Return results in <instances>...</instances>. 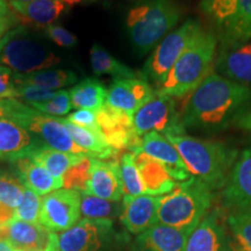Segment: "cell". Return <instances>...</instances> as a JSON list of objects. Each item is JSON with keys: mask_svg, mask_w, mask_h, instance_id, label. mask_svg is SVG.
I'll list each match as a JSON object with an SVG mask.
<instances>
[{"mask_svg": "<svg viewBox=\"0 0 251 251\" xmlns=\"http://www.w3.org/2000/svg\"><path fill=\"white\" fill-rule=\"evenodd\" d=\"M187 237L178 229L156 224L135 237L130 251H185Z\"/></svg>", "mask_w": 251, "mask_h": 251, "instance_id": "cell-22", "label": "cell"}, {"mask_svg": "<svg viewBox=\"0 0 251 251\" xmlns=\"http://www.w3.org/2000/svg\"><path fill=\"white\" fill-rule=\"evenodd\" d=\"M129 241L127 231L115 229L114 221L84 218L57 235V251H101Z\"/></svg>", "mask_w": 251, "mask_h": 251, "instance_id": "cell-9", "label": "cell"}, {"mask_svg": "<svg viewBox=\"0 0 251 251\" xmlns=\"http://www.w3.org/2000/svg\"><path fill=\"white\" fill-rule=\"evenodd\" d=\"M137 151L144 152L164 165L176 181L181 183V181L190 179L192 177L178 150L162 134L151 131V133L144 135L141 140L140 149Z\"/></svg>", "mask_w": 251, "mask_h": 251, "instance_id": "cell-20", "label": "cell"}, {"mask_svg": "<svg viewBox=\"0 0 251 251\" xmlns=\"http://www.w3.org/2000/svg\"><path fill=\"white\" fill-rule=\"evenodd\" d=\"M251 108V89L211 72L188 94L180 111L184 129L218 131L235 125Z\"/></svg>", "mask_w": 251, "mask_h": 251, "instance_id": "cell-1", "label": "cell"}, {"mask_svg": "<svg viewBox=\"0 0 251 251\" xmlns=\"http://www.w3.org/2000/svg\"><path fill=\"white\" fill-rule=\"evenodd\" d=\"M231 248H233V251H242L241 249H238L236 246H235V244L233 243V240H231Z\"/></svg>", "mask_w": 251, "mask_h": 251, "instance_id": "cell-49", "label": "cell"}, {"mask_svg": "<svg viewBox=\"0 0 251 251\" xmlns=\"http://www.w3.org/2000/svg\"><path fill=\"white\" fill-rule=\"evenodd\" d=\"M213 191L196 177L178 183L172 192L161 197L158 224L190 235L211 208Z\"/></svg>", "mask_w": 251, "mask_h": 251, "instance_id": "cell-4", "label": "cell"}, {"mask_svg": "<svg viewBox=\"0 0 251 251\" xmlns=\"http://www.w3.org/2000/svg\"><path fill=\"white\" fill-rule=\"evenodd\" d=\"M251 40V0H238L235 19L220 43L246 42Z\"/></svg>", "mask_w": 251, "mask_h": 251, "instance_id": "cell-32", "label": "cell"}, {"mask_svg": "<svg viewBox=\"0 0 251 251\" xmlns=\"http://www.w3.org/2000/svg\"><path fill=\"white\" fill-rule=\"evenodd\" d=\"M203 31L198 20L188 19L179 28L171 31L156 46L152 54L144 63L141 77L152 83L156 87L164 83L166 76L176 62L180 58L186 50L193 45Z\"/></svg>", "mask_w": 251, "mask_h": 251, "instance_id": "cell-8", "label": "cell"}, {"mask_svg": "<svg viewBox=\"0 0 251 251\" xmlns=\"http://www.w3.org/2000/svg\"><path fill=\"white\" fill-rule=\"evenodd\" d=\"M166 139L178 150L192 177L201 180L212 191L225 186L238 157L236 149L219 141L194 139L187 135Z\"/></svg>", "mask_w": 251, "mask_h": 251, "instance_id": "cell-2", "label": "cell"}, {"mask_svg": "<svg viewBox=\"0 0 251 251\" xmlns=\"http://www.w3.org/2000/svg\"><path fill=\"white\" fill-rule=\"evenodd\" d=\"M227 226L234 237V244L242 251H251V213L231 212Z\"/></svg>", "mask_w": 251, "mask_h": 251, "instance_id": "cell-35", "label": "cell"}, {"mask_svg": "<svg viewBox=\"0 0 251 251\" xmlns=\"http://www.w3.org/2000/svg\"><path fill=\"white\" fill-rule=\"evenodd\" d=\"M57 91L48 90L45 87L35 85H25V84H17L15 86L14 99L21 100L26 103L33 102H45L48 101L56 96Z\"/></svg>", "mask_w": 251, "mask_h": 251, "instance_id": "cell-39", "label": "cell"}, {"mask_svg": "<svg viewBox=\"0 0 251 251\" xmlns=\"http://www.w3.org/2000/svg\"><path fill=\"white\" fill-rule=\"evenodd\" d=\"M215 69L219 75L238 84H251V40L220 43Z\"/></svg>", "mask_w": 251, "mask_h": 251, "instance_id": "cell-16", "label": "cell"}, {"mask_svg": "<svg viewBox=\"0 0 251 251\" xmlns=\"http://www.w3.org/2000/svg\"><path fill=\"white\" fill-rule=\"evenodd\" d=\"M0 117L21 126L50 148L71 155L90 157L72 141L59 119L43 114L21 100H0Z\"/></svg>", "mask_w": 251, "mask_h": 251, "instance_id": "cell-7", "label": "cell"}, {"mask_svg": "<svg viewBox=\"0 0 251 251\" xmlns=\"http://www.w3.org/2000/svg\"><path fill=\"white\" fill-rule=\"evenodd\" d=\"M59 63V56L42 37L25 26L13 27L0 40V65L14 74H31Z\"/></svg>", "mask_w": 251, "mask_h": 251, "instance_id": "cell-6", "label": "cell"}, {"mask_svg": "<svg viewBox=\"0 0 251 251\" xmlns=\"http://www.w3.org/2000/svg\"><path fill=\"white\" fill-rule=\"evenodd\" d=\"M28 157L31 161L42 165L54 177L63 179V176L67 174V171L71 166L77 164L81 158L87 156L71 155V153L58 151V150L50 148L46 144H41Z\"/></svg>", "mask_w": 251, "mask_h": 251, "instance_id": "cell-29", "label": "cell"}, {"mask_svg": "<svg viewBox=\"0 0 251 251\" xmlns=\"http://www.w3.org/2000/svg\"><path fill=\"white\" fill-rule=\"evenodd\" d=\"M224 203L231 212L251 213V144L238 155L229 174Z\"/></svg>", "mask_w": 251, "mask_h": 251, "instance_id": "cell-14", "label": "cell"}, {"mask_svg": "<svg viewBox=\"0 0 251 251\" xmlns=\"http://www.w3.org/2000/svg\"><path fill=\"white\" fill-rule=\"evenodd\" d=\"M119 168H120L124 197H136L146 194L142 178H141L140 171L137 169L136 163H135L133 152L127 151L121 156L120 162H119Z\"/></svg>", "mask_w": 251, "mask_h": 251, "instance_id": "cell-34", "label": "cell"}, {"mask_svg": "<svg viewBox=\"0 0 251 251\" xmlns=\"http://www.w3.org/2000/svg\"><path fill=\"white\" fill-rule=\"evenodd\" d=\"M45 35L49 37L56 46L62 48H74L78 45V40L74 33L58 24H51L43 28Z\"/></svg>", "mask_w": 251, "mask_h": 251, "instance_id": "cell-40", "label": "cell"}, {"mask_svg": "<svg viewBox=\"0 0 251 251\" xmlns=\"http://www.w3.org/2000/svg\"><path fill=\"white\" fill-rule=\"evenodd\" d=\"M135 163L142 178L146 194L155 197L166 196L177 186L165 166L142 151L133 152Z\"/></svg>", "mask_w": 251, "mask_h": 251, "instance_id": "cell-23", "label": "cell"}, {"mask_svg": "<svg viewBox=\"0 0 251 251\" xmlns=\"http://www.w3.org/2000/svg\"><path fill=\"white\" fill-rule=\"evenodd\" d=\"M15 1H30V0H15Z\"/></svg>", "mask_w": 251, "mask_h": 251, "instance_id": "cell-50", "label": "cell"}, {"mask_svg": "<svg viewBox=\"0 0 251 251\" xmlns=\"http://www.w3.org/2000/svg\"><path fill=\"white\" fill-rule=\"evenodd\" d=\"M15 86L14 72L0 65V100L14 99Z\"/></svg>", "mask_w": 251, "mask_h": 251, "instance_id": "cell-42", "label": "cell"}, {"mask_svg": "<svg viewBox=\"0 0 251 251\" xmlns=\"http://www.w3.org/2000/svg\"><path fill=\"white\" fill-rule=\"evenodd\" d=\"M41 202H42L41 196L26 187L20 205L14 209L13 219L30 222V224H39Z\"/></svg>", "mask_w": 251, "mask_h": 251, "instance_id": "cell-37", "label": "cell"}, {"mask_svg": "<svg viewBox=\"0 0 251 251\" xmlns=\"http://www.w3.org/2000/svg\"><path fill=\"white\" fill-rule=\"evenodd\" d=\"M179 9L171 0H141L126 18V30L135 49L147 54L179 21Z\"/></svg>", "mask_w": 251, "mask_h": 251, "instance_id": "cell-5", "label": "cell"}, {"mask_svg": "<svg viewBox=\"0 0 251 251\" xmlns=\"http://www.w3.org/2000/svg\"><path fill=\"white\" fill-rule=\"evenodd\" d=\"M25 187L39 196H47L63 186V179L56 178L42 165L31 161L29 157L9 163Z\"/></svg>", "mask_w": 251, "mask_h": 251, "instance_id": "cell-25", "label": "cell"}, {"mask_svg": "<svg viewBox=\"0 0 251 251\" xmlns=\"http://www.w3.org/2000/svg\"><path fill=\"white\" fill-rule=\"evenodd\" d=\"M0 251H17V250H14L8 243L4 242L2 240H0Z\"/></svg>", "mask_w": 251, "mask_h": 251, "instance_id": "cell-47", "label": "cell"}, {"mask_svg": "<svg viewBox=\"0 0 251 251\" xmlns=\"http://www.w3.org/2000/svg\"><path fill=\"white\" fill-rule=\"evenodd\" d=\"M0 240L18 251H57V234L40 224L11 219L0 227Z\"/></svg>", "mask_w": 251, "mask_h": 251, "instance_id": "cell-13", "label": "cell"}, {"mask_svg": "<svg viewBox=\"0 0 251 251\" xmlns=\"http://www.w3.org/2000/svg\"><path fill=\"white\" fill-rule=\"evenodd\" d=\"M185 251H233L231 238L218 213L207 214L188 235Z\"/></svg>", "mask_w": 251, "mask_h": 251, "instance_id": "cell-19", "label": "cell"}, {"mask_svg": "<svg viewBox=\"0 0 251 251\" xmlns=\"http://www.w3.org/2000/svg\"><path fill=\"white\" fill-rule=\"evenodd\" d=\"M59 121L70 134L72 141L92 158L107 161V159L114 158L115 156L119 155L108 146L100 131L81 127V126L69 121L67 118H61Z\"/></svg>", "mask_w": 251, "mask_h": 251, "instance_id": "cell-26", "label": "cell"}, {"mask_svg": "<svg viewBox=\"0 0 251 251\" xmlns=\"http://www.w3.org/2000/svg\"><path fill=\"white\" fill-rule=\"evenodd\" d=\"M235 126L240 128V129L250 131L251 133V108L237 119V121L235 122Z\"/></svg>", "mask_w": 251, "mask_h": 251, "instance_id": "cell-44", "label": "cell"}, {"mask_svg": "<svg viewBox=\"0 0 251 251\" xmlns=\"http://www.w3.org/2000/svg\"><path fill=\"white\" fill-rule=\"evenodd\" d=\"M25 188L12 166H0V203L14 211L23 200Z\"/></svg>", "mask_w": 251, "mask_h": 251, "instance_id": "cell-33", "label": "cell"}, {"mask_svg": "<svg viewBox=\"0 0 251 251\" xmlns=\"http://www.w3.org/2000/svg\"><path fill=\"white\" fill-rule=\"evenodd\" d=\"M43 144L21 126L0 117V162L13 163L28 157Z\"/></svg>", "mask_w": 251, "mask_h": 251, "instance_id": "cell-21", "label": "cell"}, {"mask_svg": "<svg viewBox=\"0 0 251 251\" xmlns=\"http://www.w3.org/2000/svg\"><path fill=\"white\" fill-rule=\"evenodd\" d=\"M8 1L7 0H0V9L1 8H8Z\"/></svg>", "mask_w": 251, "mask_h": 251, "instance_id": "cell-48", "label": "cell"}, {"mask_svg": "<svg viewBox=\"0 0 251 251\" xmlns=\"http://www.w3.org/2000/svg\"><path fill=\"white\" fill-rule=\"evenodd\" d=\"M137 1H141V0H137Z\"/></svg>", "mask_w": 251, "mask_h": 251, "instance_id": "cell-51", "label": "cell"}, {"mask_svg": "<svg viewBox=\"0 0 251 251\" xmlns=\"http://www.w3.org/2000/svg\"><path fill=\"white\" fill-rule=\"evenodd\" d=\"M133 127L140 137L156 131L163 136H180L185 129L175 98L157 94L133 114Z\"/></svg>", "mask_w": 251, "mask_h": 251, "instance_id": "cell-10", "label": "cell"}, {"mask_svg": "<svg viewBox=\"0 0 251 251\" xmlns=\"http://www.w3.org/2000/svg\"><path fill=\"white\" fill-rule=\"evenodd\" d=\"M61 1L67 6L68 8H70L72 6L80 5V4H91V2L98 1V0H61Z\"/></svg>", "mask_w": 251, "mask_h": 251, "instance_id": "cell-45", "label": "cell"}, {"mask_svg": "<svg viewBox=\"0 0 251 251\" xmlns=\"http://www.w3.org/2000/svg\"><path fill=\"white\" fill-rule=\"evenodd\" d=\"M129 243L130 242H124V243L117 244V246H113L111 248H107V249L101 250V251H126V249H127V247L129 246Z\"/></svg>", "mask_w": 251, "mask_h": 251, "instance_id": "cell-46", "label": "cell"}, {"mask_svg": "<svg viewBox=\"0 0 251 251\" xmlns=\"http://www.w3.org/2000/svg\"><path fill=\"white\" fill-rule=\"evenodd\" d=\"M8 6L18 19H24L27 23L36 26L47 27L55 24L68 7L61 0H30V1H15L7 0Z\"/></svg>", "mask_w": 251, "mask_h": 251, "instance_id": "cell-24", "label": "cell"}, {"mask_svg": "<svg viewBox=\"0 0 251 251\" xmlns=\"http://www.w3.org/2000/svg\"><path fill=\"white\" fill-rule=\"evenodd\" d=\"M90 62L91 68L97 76L108 75V76L114 77V79L139 77L137 72L112 56L107 50L99 45H93L91 48Z\"/></svg>", "mask_w": 251, "mask_h": 251, "instance_id": "cell-30", "label": "cell"}, {"mask_svg": "<svg viewBox=\"0 0 251 251\" xmlns=\"http://www.w3.org/2000/svg\"><path fill=\"white\" fill-rule=\"evenodd\" d=\"M100 133L106 142L117 153L124 150L136 152L140 149L141 140L133 127V114L115 109L105 103L96 111Z\"/></svg>", "mask_w": 251, "mask_h": 251, "instance_id": "cell-12", "label": "cell"}, {"mask_svg": "<svg viewBox=\"0 0 251 251\" xmlns=\"http://www.w3.org/2000/svg\"><path fill=\"white\" fill-rule=\"evenodd\" d=\"M92 157H84L77 164L71 166L63 176V186L67 190H75L78 192H85Z\"/></svg>", "mask_w": 251, "mask_h": 251, "instance_id": "cell-36", "label": "cell"}, {"mask_svg": "<svg viewBox=\"0 0 251 251\" xmlns=\"http://www.w3.org/2000/svg\"><path fill=\"white\" fill-rule=\"evenodd\" d=\"M33 108L43 113V114L50 115V117H64L71 111L72 103L70 99V93L67 90L57 91L55 97L45 102H33L28 103Z\"/></svg>", "mask_w": 251, "mask_h": 251, "instance_id": "cell-38", "label": "cell"}, {"mask_svg": "<svg viewBox=\"0 0 251 251\" xmlns=\"http://www.w3.org/2000/svg\"><path fill=\"white\" fill-rule=\"evenodd\" d=\"M19 19L11 8L0 9V40L12 28L18 26Z\"/></svg>", "mask_w": 251, "mask_h": 251, "instance_id": "cell-43", "label": "cell"}, {"mask_svg": "<svg viewBox=\"0 0 251 251\" xmlns=\"http://www.w3.org/2000/svg\"><path fill=\"white\" fill-rule=\"evenodd\" d=\"M69 121L74 122L81 127L89 128L91 130L100 131L98 121H97V114L94 111H90V109H77L71 114H69L67 118Z\"/></svg>", "mask_w": 251, "mask_h": 251, "instance_id": "cell-41", "label": "cell"}, {"mask_svg": "<svg viewBox=\"0 0 251 251\" xmlns=\"http://www.w3.org/2000/svg\"><path fill=\"white\" fill-rule=\"evenodd\" d=\"M17 251H18V250H17Z\"/></svg>", "mask_w": 251, "mask_h": 251, "instance_id": "cell-52", "label": "cell"}, {"mask_svg": "<svg viewBox=\"0 0 251 251\" xmlns=\"http://www.w3.org/2000/svg\"><path fill=\"white\" fill-rule=\"evenodd\" d=\"M72 107L98 111L106 103L107 90L96 78H85L69 90Z\"/></svg>", "mask_w": 251, "mask_h": 251, "instance_id": "cell-28", "label": "cell"}, {"mask_svg": "<svg viewBox=\"0 0 251 251\" xmlns=\"http://www.w3.org/2000/svg\"><path fill=\"white\" fill-rule=\"evenodd\" d=\"M122 199L120 220L127 233L137 236L158 224L157 213L161 197L142 194L136 197L125 196Z\"/></svg>", "mask_w": 251, "mask_h": 251, "instance_id": "cell-17", "label": "cell"}, {"mask_svg": "<svg viewBox=\"0 0 251 251\" xmlns=\"http://www.w3.org/2000/svg\"><path fill=\"white\" fill-rule=\"evenodd\" d=\"M153 96L155 91L142 77L119 78L108 87L106 103L119 111L134 114Z\"/></svg>", "mask_w": 251, "mask_h": 251, "instance_id": "cell-15", "label": "cell"}, {"mask_svg": "<svg viewBox=\"0 0 251 251\" xmlns=\"http://www.w3.org/2000/svg\"><path fill=\"white\" fill-rule=\"evenodd\" d=\"M80 215V192L56 190L42 198L39 224L56 234L74 227Z\"/></svg>", "mask_w": 251, "mask_h": 251, "instance_id": "cell-11", "label": "cell"}, {"mask_svg": "<svg viewBox=\"0 0 251 251\" xmlns=\"http://www.w3.org/2000/svg\"><path fill=\"white\" fill-rule=\"evenodd\" d=\"M218 39L203 30L166 76L164 83L155 92L171 98H183L193 92L214 67Z\"/></svg>", "mask_w": 251, "mask_h": 251, "instance_id": "cell-3", "label": "cell"}, {"mask_svg": "<svg viewBox=\"0 0 251 251\" xmlns=\"http://www.w3.org/2000/svg\"><path fill=\"white\" fill-rule=\"evenodd\" d=\"M84 193L111 201H120L124 198V188L119 162L91 158L89 180Z\"/></svg>", "mask_w": 251, "mask_h": 251, "instance_id": "cell-18", "label": "cell"}, {"mask_svg": "<svg viewBox=\"0 0 251 251\" xmlns=\"http://www.w3.org/2000/svg\"><path fill=\"white\" fill-rule=\"evenodd\" d=\"M121 213L120 201H111L80 192V214L85 218L114 221L115 219H120Z\"/></svg>", "mask_w": 251, "mask_h": 251, "instance_id": "cell-31", "label": "cell"}, {"mask_svg": "<svg viewBox=\"0 0 251 251\" xmlns=\"http://www.w3.org/2000/svg\"><path fill=\"white\" fill-rule=\"evenodd\" d=\"M77 79V75L74 71L58 68L45 69L31 74H14L15 84L35 85L54 91L75 85Z\"/></svg>", "mask_w": 251, "mask_h": 251, "instance_id": "cell-27", "label": "cell"}]
</instances>
